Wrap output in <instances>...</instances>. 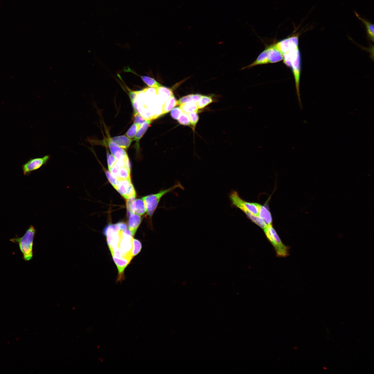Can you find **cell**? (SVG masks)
Wrapping results in <instances>:
<instances>
[{
    "label": "cell",
    "mask_w": 374,
    "mask_h": 374,
    "mask_svg": "<svg viewBox=\"0 0 374 374\" xmlns=\"http://www.w3.org/2000/svg\"><path fill=\"white\" fill-rule=\"evenodd\" d=\"M256 374H267L266 370L265 369V368L263 367V366H262L258 371L257 373Z\"/></svg>",
    "instance_id": "44dd1931"
},
{
    "label": "cell",
    "mask_w": 374,
    "mask_h": 374,
    "mask_svg": "<svg viewBox=\"0 0 374 374\" xmlns=\"http://www.w3.org/2000/svg\"><path fill=\"white\" fill-rule=\"evenodd\" d=\"M374 205V190L366 193L355 201V210L360 211Z\"/></svg>",
    "instance_id": "ac0fdd59"
},
{
    "label": "cell",
    "mask_w": 374,
    "mask_h": 374,
    "mask_svg": "<svg viewBox=\"0 0 374 374\" xmlns=\"http://www.w3.org/2000/svg\"><path fill=\"white\" fill-rule=\"evenodd\" d=\"M285 161L298 174L313 177L322 170L308 157L292 152H280Z\"/></svg>",
    "instance_id": "52a82bcc"
},
{
    "label": "cell",
    "mask_w": 374,
    "mask_h": 374,
    "mask_svg": "<svg viewBox=\"0 0 374 374\" xmlns=\"http://www.w3.org/2000/svg\"><path fill=\"white\" fill-rule=\"evenodd\" d=\"M216 290L223 308L230 314L233 322L249 321L257 317L255 308L248 298L220 278L216 282Z\"/></svg>",
    "instance_id": "7a4b0ae2"
},
{
    "label": "cell",
    "mask_w": 374,
    "mask_h": 374,
    "mask_svg": "<svg viewBox=\"0 0 374 374\" xmlns=\"http://www.w3.org/2000/svg\"><path fill=\"white\" fill-rule=\"evenodd\" d=\"M224 283L248 299H254L264 284L265 279L251 271L230 273L220 278Z\"/></svg>",
    "instance_id": "277c9868"
},
{
    "label": "cell",
    "mask_w": 374,
    "mask_h": 374,
    "mask_svg": "<svg viewBox=\"0 0 374 374\" xmlns=\"http://www.w3.org/2000/svg\"><path fill=\"white\" fill-rule=\"evenodd\" d=\"M359 211L366 224L374 226V205L366 207Z\"/></svg>",
    "instance_id": "d6986e66"
},
{
    "label": "cell",
    "mask_w": 374,
    "mask_h": 374,
    "mask_svg": "<svg viewBox=\"0 0 374 374\" xmlns=\"http://www.w3.org/2000/svg\"><path fill=\"white\" fill-rule=\"evenodd\" d=\"M259 357H260V341L250 334L241 335L233 359L244 360Z\"/></svg>",
    "instance_id": "ba28073f"
},
{
    "label": "cell",
    "mask_w": 374,
    "mask_h": 374,
    "mask_svg": "<svg viewBox=\"0 0 374 374\" xmlns=\"http://www.w3.org/2000/svg\"><path fill=\"white\" fill-rule=\"evenodd\" d=\"M258 180V192L261 199L262 205L266 204L272 197L274 182L263 181L256 177Z\"/></svg>",
    "instance_id": "e0dca14e"
},
{
    "label": "cell",
    "mask_w": 374,
    "mask_h": 374,
    "mask_svg": "<svg viewBox=\"0 0 374 374\" xmlns=\"http://www.w3.org/2000/svg\"><path fill=\"white\" fill-rule=\"evenodd\" d=\"M240 335L233 323L224 335L217 338L223 349L233 358L235 355L236 346Z\"/></svg>",
    "instance_id": "5bb4252c"
},
{
    "label": "cell",
    "mask_w": 374,
    "mask_h": 374,
    "mask_svg": "<svg viewBox=\"0 0 374 374\" xmlns=\"http://www.w3.org/2000/svg\"><path fill=\"white\" fill-rule=\"evenodd\" d=\"M262 366L261 357L235 360V366L231 374H256Z\"/></svg>",
    "instance_id": "9a60e30c"
},
{
    "label": "cell",
    "mask_w": 374,
    "mask_h": 374,
    "mask_svg": "<svg viewBox=\"0 0 374 374\" xmlns=\"http://www.w3.org/2000/svg\"><path fill=\"white\" fill-rule=\"evenodd\" d=\"M366 224L359 213L346 217L342 221L341 229L348 238L355 240L362 228Z\"/></svg>",
    "instance_id": "30bf717a"
},
{
    "label": "cell",
    "mask_w": 374,
    "mask_h": 374,
    "mask_svg": "<svg viewBox=\"0 0 374 374\" xmlns=\"http://www.w3.org/2000/svg\"><path fill=\"white\" fill-rule=\"evenodd\" d=\"M312 179L314 204L324 211L341 193L346 190L342 178L328 172L321 171L312 177Z\"/></svg>",
    "instance_id": "3957f363"
},
{
    "label": "cell",
    "mask_w": 374,
    "mask_h": 374,
    "mask_svg": "<svg viewBox=\"0 0 374 374\" xmlns=\"http://www.w3.org/2000/svg\"><path fill=\"white\" fill-rule=\"evenodd\" d=\"M362 249L374 251V226L366 224L355 239Z\"/></svg>",
    "instance_id": "2e32d148"
},
{
    "label": "cell",
    "mask_w": 374,
    "mask_h": 374,
    "mask_svg": "<svg viewBox=\"0 0 374 374\" xmlns=\"http://www.w3.org/2000/svg\"><path fill=\"white\" fill-rule=\"evenodd\" d=\"M355 210V201L353 199L346 189L341 193L326 210L327 228L342 222Z\"/></svg>",
    "instance_id": "5b68a950"
},
{
    "label": "cell",
    "mask_w": 374,
    "mask_h": 374,
    "mask_svg": "<svg viewBox=\"0 0 374 374\" xmlns=\"http://www.w3.org/2000/svg\"><path fill=\"white\" fill-rule=\"evenodd\" d=\"M208 342L220 366L227 374H231L235 366V359L223 349L219 342L211 339H208Z\"/></svg>",
    "instance_id": "8fae6325"
},
{
    "label": "cell",
    "mask_w": 374,
    "mask_h": 374,
    "mask_svg": "<svg viewBox=\"0 0 374 374\" xmlns=\"http://www.w3.org/2000/svg\"><path fill=\"white\" fill-rule=\"evenodd\" d=\"M280 251L268 246L252 265L253 273L260 277L267 276Z\"/></svg>",
    "instance_id": "9c48e42d"
},
{
    "label": "cell",
    "mask_w": 374,
    "mask_h": 374,
    "mask_svg": "<svg viewBox=\"0 0 374 374\" xmlns=\"http://www.w3.org/2000/svg\"><path fill=\"white\" fill-rule=\"evenodd\" d=\"M303 240H294L285 247L276 259L269 273L267 276L268 280L277 283L286 272L296 254L299 252Z\"/></svg>",
    "instance_id": "8992f818"
},
{
    "label": "cell",
    "mask_w": 374,
    "mask_h": 374,
    "mask_svg": "<svg viewBox=\"0 0 374 374\" xmlns=\"http://www.w3.org/2000/svg\"><path fill=\"white\" fill-rule=\"evenodd\" d=\"M268 246L281 251L293 240L277 225L268 224Z\"/></svg>",
    "instance_id": "4fadbf2b"
},
{
    "label": "cell",
    "mask_w": 374,
    "mask_h": 374,
    "mask_svg": "<svg viewBox=\"0 0 374 374\" xmlns=\"http://www.w3.org/2000/svg\"><path fill=\"white\" fill-rule=\"evenodd\" d=\"M213 316L217 338L224 335L233 324L230 314L223 308L220 309L217 303H213Z\"/></svg>",
    "instance_id": "7c38bea8"
},
{
    "label": "cell",
    "mask_w": 374,
    "mask_h": 374,
    "mask_svg": "<svg viewBox=\"0 0 374 374\" xmlns=\"http://www.w3.org/2000/svg\"><path fill=\"white\" fill-rule=\"evenodd\" d=\"M343 374H366V373L359 364H356Z\"/></svg>",
    "instance_id": "ffe728a7"
},
{
    "label": "cell",
    "mask_w": 374,
    "mask_h": 374,
    "mask_svg": "<svg viewBox=\"0 0 374 374\" xmlns=\"http://www.w3.org/2000/svg\"><path fill=\"white\" fill-rule=\"evenodd\" d=\"M100 314V310H95L82 315L61 317L44 332L48 350L56 351L64 344L91 330L98 321Z\"/></svg>",
    "instance_id": "6da1fadb"
}]
</instances>
